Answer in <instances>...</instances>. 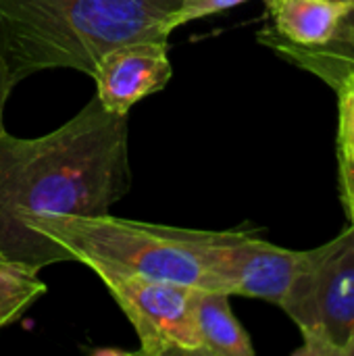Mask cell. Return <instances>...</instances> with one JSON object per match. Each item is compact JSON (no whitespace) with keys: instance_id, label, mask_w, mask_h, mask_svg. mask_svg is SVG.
<instances>
[{"instance_id":"1","label":"cell","mask_w":354,"mask_h":356,"mask_svg":"<svg viewBox=\"0 0 354 356\" xmlns=\"http://www.w3.org/2000/svg\"><path fill=\"white\" fill-rule=\"evenodd\" d=\"M131 188L127 115L108 113L94 96L73 119L40 138L0 129V254L35 269L69 254L33 236L35 213L106 215Z\"/></svg>"},{"instance_id":"2","label":"cell","mask_w":354,"mask_h":356,"mask_svg":"<svg viewBox=\"0 0 354 356\" xmlns=\"http://www.w3.org/2000/svg\"><path fill=\"white\" fill-rule=\"evenodd\" d=\"M182 0H0V54L13 86L46 69L94 75L100 56L138 40H169Z\"/></svg>"},{"instance_id":"3","label":"cell","mask_w":354,"mask_h":356,"mask_svg":"<svg viewBox=\"0 0 354 356\" xmlns=\"http://www.w3.org/2000/svg\"><path fill=\"white\" fill-rule=\"evenodd\" d=\"M23 225L61 246L71 261L94 269H115L150 280L219 290L211 271L217 232L182 229L106 215L35 213Z\"/></svg>"},{"instance_id":"4","label":"cell","mask_w":354,"mask_h":356,"mask_svg":"<svg viewBox=\"0 0 354 356\" xmlns=\"http://www.w3.org/2000/svg\"><path fill=\"white\" fill-rule=\"evenodd\" d=\"M280 307L303 336L294 355L354 356L353 223L332 242L305 250Z\"/></svg>"},{"instance_id":"5","label":"cell","mask_w":354,"mask_h":356,"mask_svg":"<svg viewBox=\"0 0 354 356\" xmlns=\"http://www.w3.org/2000/svg\"><path fill=\"white\" fill-rule=\"evenodd\" d=\"M94 273L134 325L142 355H198L192 286L115 269H94Z\"/></svg>"},{"instance_id":"6","label":"cell","mask_w":354,"mask_h":356,"mask_svg":"<svg viewBox=\"0 0 354 356\" xmlns=\"http://www.w3.org/2000/svg\"><path fill=\"white\" fill-rule=\"evenodd\" d=\"M209 259L221 292L280 307L305 252L280 248L246 232H217Z\"/></svg>"},{"instance_id":"7","label":"cell","mask_w":354,"mask_h":356,"mask_svg":"<svg viewBox=\"0 0 354 356\" xmlns=\"http://www.w3.org/2000/svg\"><path fill=\"white\" fill-rule=\"evenodd\" d=\"M171 75L167 40H138L104 52L92 79L100 104L113 115H127L136 102L163 90Z\"/></svg>"},{"instance_id":"8","label":"cell","mask_w":354,"mask_h":356,"mask_svg":"<svg viewBox=\"0 0 354 356\" xmlns=\"http://www.w3.org/2000/svg\"><path fill=\"white\" fill-rule=\"evenodd\" d=\"M271 25L263 31L298 48H321L346 17V4L334 0H265Z\"/></svg>"},{"instance_id":"9","label":"cell","mask_w":354,"mask_h":356,"mask_svg":"<svg viewBox=\"0 0 354 356\" xmlns=\"http://www.w3.org/2000/svg\"><path fill=\"white\" fill-rule=\"evenodd\" d=\"M259 42L282 54L286 60L298 65L300 69L311 71L334 92L354 79V6L348 8L336 35L321 48H298L265 33L263 29L259 31Z\"/></svg>"},{"instance_id":"10","label":"cell","mask_w":354,"mask_h":356,"mask_svg":"<svg viewBox=\"0 0 354 356\" xmlns=\"http://www.w3.org/2000/svg\"><path fill=\"white\" fill-rule=\"evenodd\" d=\"M192 319L200 356H252L248 334L230 307V294L194 288Z\"/></svg>"},{"instance_id":"11","label":"cell","mask_w":354,"mask_h":356,"mask_svg":"<svg viewBox=\"0 0 354 356\" xmlns=\"http://www.w3.org/2000/svg\"><path fill=\"white\" fill-rule=\"evenodd\" d=\"M38 271L27 263L0 254V330L46 294V284L38 277Z\"/></svg>"},{"instance_id":"12","label":"cell","mask_w":354,"mask_h":356,"mask_svg":"<svg viewBox=\"0 0 354 356\" xmlns=\"http://www.w3.org/2000/svg\"><path fill=\"white\" fill-rule=\"evenodd\" d=\"M242 2H246V0H182L179 8L167 19V29L171 33L175 27H182V25L192 23L196 19L227 10V8L238 6Z\"/></svg>"},{"instance_id":"13","label":"cell","mask_w":354,"mask_h":356,"mask_svg":"<svg viewBox=\"0 0 354 356\" xmlns=\"http://www.w3.org/2000/svg\"><path fill=\"white\" fill-rule=\"evenodd\" d=\"M336 94L340 100V127H338L340 154L354 161V79L344 83Z\"/></svg>"},{"instance_id":"14","label":"cell","mask_w":354,"mask_h":356,"mask_svg":"<svg viewBox=\"0 0 354 356\" xmlns=\"http://www.w3.org/2000/svg\"><path fill=\"white\" fill-rule=\"evenodd\" d=\"M13 81H10V75H8V69H6V63L0 54V129L4 127V106H6V100L10 96V90H13Z\"/></svg>"},{"instance_id":"15","label":"cell","mask_w":354,"mask_h":356,"mask_svg":"<svg viewBox=\"0 0 354 356\" xmlns=\"http://www.w3.org/2000/svg\"><path fill=\"white\" fill-rule=\"evenodd\" d=\"M342 200H344V207H346V211H348L351 223L354 225V202H353V200H346V198H342Z\"/></svg>"},{"instance_id":"16","label":"cell","mask_w":354,"mask_h":356,"mask_svg":"<svg viewBox=\"0 0 354 356\" xmlns=\"http://www.w3.org/2000/svg\"><path fill=\"white\" fill-rule=\"evenodd\" d=\"M334 2H340V4H346V6H354V0H334Z\"/></svg>"}]
</instances>
